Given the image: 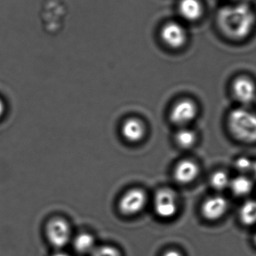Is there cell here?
<instances>
[{
  "mask_svg": "<svg viewBox=\"0 0 256 256\" xmlns=\"http://www.w3.org/2000/svg\"><path fill=\"white\" fill-rule=\"evenodd\" d=\"M176 143L182 148L192 147L196 141V135L192 130L185 127L180 128L176 134Z\"/></svg>",
  "mask_w": 256,
  "mask_h": 256,
  "instance_id": "2e32d148",
  "label": "cell"
},
{
  "mask_svg": "<svg viewBox=\"0 0 256 256\" xmlns=\"http://www.w3.org/2000/svg\"><path fill=\"white\" fill-rule=\"evenodd\" d=\"M178 12L182 18L186 20L196 21L202 15V4L200 0H180Z\"/></svg>",
  "mask_w": 256,
  "mask_h": 256,
  "instance_id": "7c38bea8",
  "label": "cell"
},
{
  "mask_svg": "<svg viewBox=\"0 0 256 256\" xmlns=\"http://www.w3.org/2000/svg\"><path fill=\"white\" fill-rule=\"evenodd\" d=\"M251 172H252L254 177H255V178L256 179V162H254V164H252V170H251Z\"/></svg>",
  "mask_w": 256,
  "mask_h": 256,
  "instance_id": "603a6c76",
  "label": "cell"
},
{
  "mask_svg": "<svg viewBox=\"0 0 256 256\" xmlns=\"http://www.w3.org/2000/svg\"><path fill=\"white\" fill-rule=\"evenodd\" d=\"M255 243H256V236H255Z\"/></svg>",
  "mask_w": 256,
  "mask_h": 256,
  "instance_id": "d4e9b609",
  "label": "cell"
},
{
  "mask_svg": "<svg viewBox=\"0 0 256 256\" xmlns=\"http://www.w3.org/2000/svg\"><path fill=\"white\" fill-rule=\"evenodd\" d=\"M228 208L226 198L221 196H214L203 202L201 208L202 215L208 221L219 220L224 218Z\"/></svg>",
  "mask_w": 256,
  "mask_h": 256,
  "instance_id": "ba28073f",
  "label": "cell"
},
{
  "mask_svg": "<svg viewBox=\"0 0 256 256\" xmlns=\"http://www.w3.org/2000/svg\"><path fill=\"white\" fill-rule=\"evenodd\" d=\"M52 256H70L69 254H66V252H62V251H58V252H55L52 254Z\"/></svg>",
  "mask_w": 256,
  "mask_h": 256,
  "instance_id": "7402d4cb",
  "label": "cell"
},
{
  "mask_svg": "<svg viewBox=\"0 0 256 256\" xmlns=\"http://www.w3.org/2000/svg\"><path fill=\"white\" fill-rule=\"evenodd\" d=\"M230 188L236 196H246L252 192L254 183L246 176H238L230 182Z\"/></svg>",
  "mask_w": 256,
  "mask_h": 256,
  "instance_id": "4fadbf2b",
  "label": "cell"
},
{
  "mask_svg": "<svg viewBox=\"0 0 256 256\" xmlns=\"http://www.w3.org/2000/svg\"><path fill=\"white\" fill-rule=\"evenodd\" d=\"M4 112V104L2 100L0 99V117L3 115Z\"/></svg>",
  "mask_w": 256,
  "mask_h": 256,
  "instance_id": "44dd1931",
  "label": "cell"
},
{
  "mask_svg": "<svg viewBox=\"0 0 256 256\" xmlns=\"http://www.w3.org/2000/svg\"><path fill=\"white\" fill-rule=\"evenodd\" d=\"M46 236L52 246L61 249L70 242L72 237L70 225L62 218H54L46 225Z\"/></svg>",
  "mask_w": 256,
  "mask_h": 256,
  "instance_id": "3957f363",
  "label": "cell"
},
{
  "mask_svg": "<svg viewBox=\"0 0 256 256\" xmlns=\"http://www.w3.org/2000/svg\"><path fill=\"white\" fill-rule=\"evenodd\" d=\"M232 92L236 100L242 104H250L255 100V84L246 76H240L233 82Z\"/></svg>",
  "mask_w": 256,
  "mask_h": 256,
  "instance_id": "9c48e42d",
  "label": "cell"
},
{
  "mask_svg": "<svg viewBox=\"0 0 256 256\" xmlns=\"http://www.w3.org/2000/svg\"><path fill=\"white\" fill-rule=\"evenodd\" d=\"M91 256H122V254L117 248L110 245H104L96 246Z\"/></svg>",
  "mask_w": 256,
  "mask_h": 256,
  "instance_id": "ac0fdd59",
  "label": "cell"
},
{
  "mask_svg": "<svg viewBox=\"0 0 256 256\" xmlns=\"http://www.w3.org/2000/svg\"><path fill=\"white\" fill-rule=\"evenodd\" d=\"M147 204V195L140 188H132L120 198L118 209L123 215L132 216L140 213Z\"/></svg>",
  "mask_w": 256,
  "mask_h": 256,
  "instance_id": "277c9868",
  "label": "cell"
},
{
  "mask_svg": "<svg viewBox=\"0 0 256 256\" xmlns=\"http://www.w3.org/2000/svg\"><path fill=\"white\" fill-rule=\"evenodd\" d=\"M230 180L228 174L224 171H216L210 177V183L214 189L218 191L224 190L230 188Z\"/></svg>",
  "mask_w": 256,
  "mask_h": 256,
  "instance_id": "e0dca14e",
  "label": "cell"
},
{
  "mask_svg": "<svg viewBox=\"0 0 256 256\" xmlns=\"http://www.w3.org/2000/svg\"><path fill=\"white\" fill-rule=\"evenodd\" d=\"M230 1L236 3H240V2H246V0H230Z\"/></svg>",
  "mask_w": 256,
  "mask_h": 256,
  "instance_id": "cb8c5ba5",
  "label": "cell"
},
{
  "mask_svg": "<svg viewBox=\"0 0 256 256\" xmlns=\"http://www.w3.org/2000/svg\"><path fill=\"white\" fill-rule=\"evenodd\" d=\"M196 104L190 99H183L176 102L170 112V121L180 128L186 127L196 117Z\"/></svg>",
  "mask_w": 256,
  "mask_h": 256,
  "instance_id": "8992f818",
  "label": "cell"
},
{
  "mask_svg": "<svg viewBox=\"0 0 256 256\" xmlns=\"http://www.w3.org/2000/svg\"><path fill=\"white\" fill-rule=\"evenodd\" d=\"M122 134L129 142L136 143L142 141L146 136V128L142 122L136 118L126 120L122 126Z\"/></svg>",
  "mask_w": 256,
  "mask_h": 256,
  "instance_id": "8fae6325",
  "label": "cell"
},
{
  "mask_svg": "<svg viewBox=\"0 0 256 256\" xmlns=\"http://www.w3.org/2000/svg\"><path fill=\"white\" fill-rule=\"evenodd\" d=\"M162 256H183L178 250H168L164 252Z\"/></svg>",
  "mask_w": 256,
  "mask_h": 256,
  "instance_id": "ffe728a7",
  "label": "cell"
},
{
  "mask_svg": "<svg viewBox=\"0 0 256 256\" xmlns=\"http://www.w3.org/2000/svg\"><path fill=\"white\" fill-rule=\"evenodd\" d=\"M160 38L168 48L179 49L186 43L188 34L183 26L178 22L171 21L164 24L161 28Z\"/></svg>",
  "mask_w": 256,
  "mask_h": 256,
  "instance_id": "52a82bcc",
  "label": "cell"
},
{
  "mask_svg": "<svg viewBox=\"0 0 256 256\" xmlns=\"http://www.w3.org/2000/svg\"><path fill=\"white\" fill-rule=\"evenodd\" d=\"M252 164H254V162L249 158H246V156H240V158H238L236 160L234 166H236V170L239 172L244 174V173L251 172L252 168Z\"/></svg>",
  "mask_w": 256,
  "mask_h": 256,
  "instance_id": "d6986e66",
  "label": "cell"
},
{
  "mask_svg": "<svg viewBox=\"0 0 256 256\" xmlns=\"http://www.w3.org/2000/svg\"><path fill=\"white\" fill-rule=\"evenodd\" d=\"M74 248L76 252L81 254H91L96 249V240L88 233H81L74 239Z\"/></svg>",
  "mask_w": 256,
  "mask_h": 256,
  "instance_id": "5bb4252c",
  "label": "cell"
},
{
  "mask_svg": "<svg viewBox=\"0 0 256 256\" xmlns=\"http://www.w3.org/2000/svg\"><path fill=\"white\" fill-rule=\"evenodd\" d=\"M218 24L228 38L242 40L250 36L256 24L252 9L245 2L224 6L218 12Z\"/></svg>",
  "mask_w": 256,
  "mask_h": 256,
  "instance_id": "6da1fadb",
  "label": "cell"
},
{
  "mask_svg": "<svg viewBox=\"0 0 256 256\" xmlns=\"http://www.w3.org/2000/svg\"><path fill=\"white\" fill-rule=\"evenodd\" d=\"M239 219L246 226L256 225V200H248L242 204L239 210Z\"/></svg>",
  "mask_w": 256,
  "mask_h": 256,
  "instance_id": "9a60e30c",
  "label": "cell"
},
{
  "mask_svg": "<svg viewBox=\"0 0 256 256\" xmlns=\"http://www.w3.org/2000/svg\"><path fill=\"white\" fill-rule=\"evenodd\" d=\"M198 164L191 160H183L174 167V178L182 184L192 183L200 174Z\"/></svg>",
  "mask_w": 256,
  "mask_h": 256,
  "instance_id": "30bf717a",
  "label": "cell"
},
{
  "mask_svg": "<svg viewBox=\"0 0 256 256\" xmlns=\"http://www.w3.org/2000/svg\"><path fill=\"white\" fill-rule=\"evenodd\" d=\"M155 213L162 219H171L178 212L176 194L170 189H162L156 192L154 200Z\"/></svg>",
  "mask_w": 256,
  "mask_h": 256,
  "instance_id": "5b68a950",
  "label": "cell"
},
{
  "mask_svg": "<svg viewBox=\"0 0 256 256\" xmlns=\"http://www.w3.org/2000/svg\"><path fill=\"white\" fill-rule=\"evenodd\" d=\"M232 135L245 143L256 142V114L244 108L233 110L228 117Z\"/></svg>",
  "mask_w": 256,
  "mask_h": 256,
  "instance_id": "7a4b0ae2",
  "label": "cell"
}]
</instances>
